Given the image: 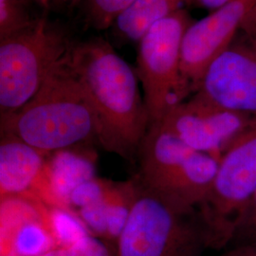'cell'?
Returning <instances> with one entry per match:
<instances>
[{"label": "cell", "mask_w": 256, "mask_h": 256, "mask_svg": "<svg viewBox=\"0 0 256 256\" xmlns=\"http://www.w3.org/2000/svg\"><path fill=\"white\" fill-rule=\"evenodd\" d=\"M232 1L234 0H196L198 6L203 7L205 9L210 10L212 12Z\"/></svg>", "instance_id": "obj_18"}, {"label": "cell", "mask_w": 256, "mask_h": 256, "mask_svg": "<svg viewBox=\"0 0 256 256\" xmlns=\"http://www.w3.org/2000/svg\"><path fill=\"white\" fill-rule=\"evenodd\" d=\"M38 256H115V252L100 238L86 234L70 243L52 248Z\"/></svg>", "instance_id": "obj_14"}, {"label": "cell", "mask_w": 256, "mask_h": 256, "mask_svg": "<svg viewBox=\"0 0 256 256\" xmlns=\"http://www.w3.org/2000/svg\"><path fill=\"white\" fill-rule=\"evenodd\" d=\"M254 117L222 108L194 93L170 110L156 124L194 150L220 160L224 151Z\"/></svg>", "instance_id": "obj_9"}, {"label": "cell", "mask_w": 256, "mask_h": 256, "mask_svg": "<svg viewBox=\"0 0 256 256\" xmlns=\"http://www.w3.org/2000/svg\"><path fill=\"white\" fill-rule=\"evenodd\" d=\"M256 192V115L220 158L210 191L198 206L214 250L229 247L234 228Z\"/></svg>", "instance_id": "obj_7"}, {"label": "cell", "mask_w": 256, "mask_h": 256, "mask_svg": "<svg viewBox=\"0 0 256 256\" xmlns=\"http://www.w3.org/2000/svg\"><path fill=\"white\" fill-rule=\"evenodd\" d=\"M196 4V0H134L111 28L124 41L138 42L158 22Z\"/></svg>", "instance_id": "obj_12"}, {"label": "cell", "mask_w": 256, "mask_h": 256, "mask_svg": "<svg viewBox=\"0 0 256 256\" xmlns=\"http://www.w3.org/2000/svg\"><path fill=\"white\" fill-rule=\"evenodd\" d=\"M254 242H256V192L236 221L228 248Z\"/></svg>", "instance_id": "obj_16"}, {"label": "cell", "mask_w": 256, "mask_h": 256, "mask_svg": "<svg viewBox=\"0 0 256 256\" xmlns=\"http://www.w3.org/2000/svg\"><path fill=\"white\" fill-rule=\"evenodd\" d=\"M45 9L41 0H0V39L34 25Z\"/></svg>", "instance_id": "obj_13"}, {"label": "cell", "mask_w": 256, "mask_h": 256, "mask_svg": "<svg viewBox=\"0 0 256 256\" xmlns=\"http://www.w3.org/2000/svg\"><path fill=\"white\" fill-rule=\"evenodd\" d=\"M4 136L0 144L1 200L30 196L39 183L50 180L45 154L16 138Z\"/></svg>", "instance_id": "obj_11"}, {"label": "cell", "mask_w": 256, "mask_h": 256, "mask_svg": "<svg viewBox=\"0 0 256 256\" xmlns=\"http://www.w3.org/2000/svg\"><path fill=\"white\" fill-rule=\"evenodd\" d=\"M218 256H256V242L228 248Z\"/></svg>", "instance_id": "obj_17"}, {"label": "cell", "mask_w": 256, "mask_h": 256, "mask_svg": "<svg viewBox=\"0 0 256 256\" xmlns=\"http://www.w3.org/2000/svg\"><path fill=\"white\" fill-rule=\"evenodd\" d=\"M44 4V6L46 7V9H48V0H41Z\"/></svg>", "instance_id": "obj_20"}, {"label": "cell", "mask_w": 256, "mask_h": 256, "mask_svg": "<svg viewBox=\"0 0 256 256\" xmlns=\"http://www.w3.org/2000/svg\"><path fill=\"white\" fill-rule=\"evenodd\" d=\"M133 1L134 0H86L88 22L95 30H108Z\"/></svg>", "instance_id": "obj_15"}, {"label": "cell", "mask_w": 256, "mask_h": 256, "mask_svg": "<svg viewBox=\"0 0 256 256\" xmlns=\"http://www.w3.org/2000/svg\"><path fill=\"white\" fill-rule=\"evenodd\" d=\"M241 32L256 34V0H234L186 30L182 43V74L192 95L212 63Z\"/></svg>", "instance_id": "obj_8"}, {"label": "cell", "mask_w": 256, "mask_h": 256, "mask_svg": "<svg viewBox=\"0 0 256 256\" xmlns=\"http://www.w3.org/2000/svg\"><path fill=\"white\" fill-rule=\"evenodd\" d=\"M137 160L140 182L191 208H198L205 200L220 162L186 146L156 124L150 126Z\"/></svg>", "instance_id": "obj_5"}, {"label": "cell", "mask_w": 256, "mask_h": 256, "mask_svg": "<svg viewBox=\"0 0 256 256\" xmlns=\"http://www.w3.org/2000/svg\"><path fill=\"white\" fill-rule=\"evenodd\" d=\"M225 110L256 115V34H239L212 63L196 92Z\"/></svg>", "instance_id": "obj_10"}, {"label": "cell", "mask_w": 256, "mask_h": 256, "mask_svg": "<svg viewBox=\"0 0 256 256\" xmlns=\"http://www.w3.org/2000/svg\"><path fill=\"white\" fill-rule=\"evenodd\" d=\"M66 55L32 100L1 118L4 135L16 138L43 154L98 138V116Z\"/></svg>", "instance_id": "obj_2"}, {"label": "cell", "mask_w": 256, "mask_h": 256, "mask_svg": "<svg viewBox=\"0 0 256 256\" xmlns=\"http://www.w3.org/2000/svg\"><path fill=\"white\" fill-rule=\"evenodd\" d=\"M72 43L64 30L44 18L0 39V112L7 117L32 100Z\"/></svg>", "instance_id": "obj_4"}, {"label": "cell", "mask_w": 256, "mask_h": 256, "mask_svg": "<svg viewBox=\"0 0 256 256\" xmlns=\"http://www.w3.org/2000/svg\"><path fill=\"white\" fill-rule=\"evenodd\" d=\"M66 59L98 116L97 140L108 152L137 160L150 128L137 72L101 38L72 43Z\"/></svg>", "instance_id": "obj_1"}, {"label": "cell", "mask_w": 256, "mask_h": 256, "mask_svg": "<svg viewBox=\"0 0 256 256\" xmlns=\"http://www.w3.org/2000/svg\"><path fill=\"white\" fill-rule=\"evenodd\" d=\"M76 0H48V8L55 7V8H64L68 6H72Z\"/></svg>", "instance_id": "obj_19"}, {"label": "cell", "mask_w": 256, "mask_h": 256, "mask_svg": "<svg viewBox=\"0 0 256 256\" xmlns=\"http://www.w3.org/2000/svg\"><path fill=\"white\" fill-rule=\"evenodd\" d=\"M115 256H204L214 250L198 208L182 205L136 178Z\"/></svg>", "instance_id": "obj_3"}, {"label": "cell", "mask_w": 256, "mask_h": 256, "mask_svg": "<svg viewBox=\"0 0 256 256\" xmlns=\"http://www.w3.org/2000/svg\"><path fill=\"white\" fill-rule=\"evenodd\" d=\"M192 19L187 10L158 22L138 42L137 74L150 126L192 96L182 74V43Z\"/></svg>", "instance_id": "obj_6"}]
</instances>
